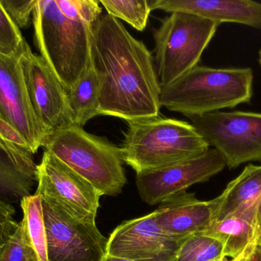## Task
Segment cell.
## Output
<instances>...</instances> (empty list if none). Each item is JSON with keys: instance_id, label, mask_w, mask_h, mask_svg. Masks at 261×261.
<instances>
[{"instance_id": "1", "label": "cell", "mask_w": 261, "mask_h": 261, "mask_svg": "<svg viewBox=\"0 0 261 261\" xmlns=\"http://www.w3.org/2000/svg\"><path fill=\"white\" fill-rule=\"evenodd\" d=\"M90 59L99 82V115L127 122L158 116L161 85L154 59L119 19L106 14L92 26Z\"/></svg>"}, {"instance_id": "2", "label": "cell", "mask_w": 261, "mask_h": 261, "mask_svg": "<svg viewBox=\"0 0 261 261\" xmlns=\"http://www.w3.org/2000/svg\"><path fill=\"white\" fill-rule=\"evenodd\" d=\"M254 73L249 67L197 65L161 87V105L172 112L201 115L251 102Z\"/></svg>"}, {"instance_id": "3", "label": "cell", "mask_w": 261, "mask_h": 261, "mask_svg": "<svg viewBox=\"0 0 261 261\" xmlns=\"http://www.w3.org/2000/svg\"><path fill=\"white\" fill-rule=\"evenodd\" d=\"M120 148L137 174L166 168L205 153L210 145L190 123L159 116L128 121Z\"/></svg>"}, {"instance_id": "4", "label": "cell", "mask_w": 261, "mask_h": 261, "mask_svg": "<svg viewBox=\"0 0 261 261\" xmlns=\"http://www.w3.org/2000/svg\"><path fill=\"white\" fill-rule=\"evenodd\" d=\"M32 22L41 56L68 91L90 63L92 26L69 18L56 0H36Z\"/></svg>"}, {"instance_id": "5", "label": "cell", "mask_w": 261, "mask_h": 261, "mask_svg": "<svg viewBox=\"0 0 261 261\" xmlns=\"http://www.w3.org/2000/svg\"><path fill=\"white\" fill-rule=\"evenodd\" d=\"M43 148L88 181L101 196H117L126 184L122 150L107 137L70 125L50 133Z\"/></svg>"}, {"instance_id": "6", "label": "cell", "mask_w": 261, "mask_h": 261, "mask_svg": "<svg viewBox=\"0 0 261 261\" xmlns=\"http://www.w3.org/2000/svg\"><path fill=\"white\" fill-rule=\"evenodd\" d=\"M219 26L188 12H172L162 20L153 32V59L161 87L172 84L198 65Z\"/></svg>"}, {"instance_id": "7", "label": "cell", "mask_w": 261, "mask_h": 261, "mask_svg": "<svg viewBox=\"0 0 261 261\" xmlns=\"http://www.w3.org/2000/svg\"><path fill=\"white\" fill-rule=\"evenodd\" d=\"M186 116L210 147L222 155L228 168L261 162V113L216 111Z\"/></svg>"}, {"instance_id": "8", "label": "cell", "mask_w": 261, "mask_h": 261, "mask_svg": "<svg viewBox=\"0 0 261 261\" xmlns=\"http://www.w3.org/2000/svg\"><path fill=\"white\" fill-rule=\"evenodd\" d=\"M35 194L67 214L96 223L101 194L85 179L51 153L44 151L37 165Z\"/></svg>"}, {"instance_id": "9", "label": "cell", "mask_w": 261, "mask_h": 261, "mask_svg": "<svg viewBox=\"0 0 261 261\" xmlns=\"http://www.w3.org/2000/svg\"><path fill=\"white\" fill-rule=\"evenodd\" d=\"M48 261H102L108 239L96 227L42 200Z\"/></svg>"}, {"instance_id": "10", "label": "cell", "mask_w": 261, "mask_h": 261, "mask_svg": "<svg viewBox=\"0 0 261 261\" xmlns=\"http://www.w3.org/2000/svg\"><path fill=\"white\" fill-rule=\"evenodd\" d=\"M19 65L32 108L44 130L50 134L74 125L67 90L45 60L28 44L20 55Z\"/></svg>"}, {"instance_id": "11", "label": "cell", "mask_w": 261, "mask_h": 261, "mask_svg": "<svg viewBox=\"0 0 261 261\" xmlns=\"http://www.w3.org/2000/svg\"><path fill=\"white\" fill-rule=\"evenodd\" d=\"M226 167L216 149L175 165L138 173L136 185L142 200L148 205L164 203L195 184L210 180Z\"/></svg>"}, {"instance_id": "12", "label": "cell", "mask_w": 261, "mask_h": 261, "mask_svg": "<svg viewBox=\"0 0 261 261\" xmlns=\"http://www.w3.org/2000/svg\"><path fill=\"white\" fill-rule=\"evenodd\" d=\"M21 53L12 57L0 55V120L12 127L35 154L44 147L49 133L32 108L20 68Z\"/></svg>"}, {"instance_id": "13", "label": "cell", "mask_w": 261, "mask_h": 261, "mask_svg": "<svg viewBox=\"0 0 261 261\" xmlns=\"http://www.w3.org/2000/svg\"><path fill=\"white\" fill-rule=\"evenodd\" d=\"M181 242L158 226L153 211L119 225L108 239L107 254L134 261H176Z\"/></svg>"}, {"instance_id": "14", "label": "cell", "mask_w": 261, "mask_h": 261, "mask_svg": "<svg viewBox=\"0 0 261 261\" xmlns=\"http://www.w3.org/2000/svg\"><path fill=\"white\" fill-rule=\"evenodd\" d=\"M162 204L154 211L156 224L166 234L179 242L204 232L214 220V199L199 201L194 194L184 192Z\"/></svg>"}, {"instance_id": "15", "label": "cell", "mask_w": 261, "mask_h": 261, "mask_svg": "<svg viewBox=\"0 0 261 261\" xmlns=\"http://www.w3.org/2000/svg\"><path fill=\"white\" fill-rule=\"evenodd\" d=\"M214 201L213 221L234 216L251 222L258 231L261 246V165H247Z\"/></svg>"}, {"instance_id": "16", "label": "cell", "mask_w": 261, "mask_h": 261, "mask_svg": "<svg viewBox=\"0 0 261 261\" xmlns=\"http://www.w3.org/2000/svg\"><path fill=\"white\" fill-rule=\"evenodd\" d=\"M150 9L193 14L219 24L233 22L261 30V3L251 0H150Z\"/></svg>"}, {"instance_id": "17", "label": "cell", "mask_w": 261, "mask_h": 261, "mask_svg": "<svg viewBox=\"0 0 261 261\" xmlns=\"http://www.w3.org/2000/svg\"><path fill=\"white\" fill-rule=\"evenodd\" d=\"M32 155L0 136V199L12 205L30 196L36 183Z\"/></svg>"}, {"instance_id": "18", "label": "cell", "mask_w": 261, "mask_h": 261, "mask_svg": "<svg viewBox=\"0 0 261 261\" xmlns=\"http://www.w3.org/2000/svg\"><path fill=\"white\" fill-rule=\"evenodd\" d=\"M203 234L222 243L225 257L244 259L257 245L259 233L251 222L242 218H225L213 221Z\"/></svg>"}, {"instance_id": "19", "label": "cell", "mask_w": 261, "mask_h": 261, "mask_svg": "<svg viewBox=\"0 0 261 261\" xmlns=\"http://www.w3.org/2000/svg\"><path fill=\"white\" fill-rule=\"evenodd\" d=\"M69 105L74 125L83 127L99 116V82L91 59L79 81L67 91Z\"/></svg>"}, {"instance_id": "20", "label": "cell", "mask_w": 261, "mask_h": 261, "mask_svg": "<svg viewBox=\"0 0 261 261\" xmlns=\"http://www.w3.org/2000/svg\"><path fill=\"white\" fill-rule=\"evenodd\" d=\"M23 218L21 219L28 236L40 261L47 260V234L43 214L42 199L38 195H30L20 202Z\"/></svg>"}, {"instance_id": "21", "label": "cell", "mask_w": 261, "mask_h": 261, "mask_svg": "<svg viewBox=\"0 0 261 261\" xmlns=\"http://www.w3.org/2000/svg\"><path fill=\"white\" fill-rule=\"evenodd\" d=\"M225 257L223 245L203 233L193 234L179 244L176 261H213Z\"/></svg>"}, {"instance_id": "22", "label": "cell", "mask_w": 261, "mask_h": 261, "mask_svg": "<svg viewBox=\"0 0 261 261\" xmlns=\"http://www.w3.org/2000/svg\"><path fill=\"white\" fill-rule=\"evenodd\" d=\"M99 3L108 15L124 20L140 32L147 26L151 11L147 0H100Z\"/></svg>"}, {"instance_id": "23", "label": "cell", "mask_w": 261, "mask_h": 261, "mask_svg": "<svg viewBox=\"0 0 261 261\" xmlns=\"http://www.w3.org/2000/svg\"><path fill=\"white\" fill-rule=\"evenodd\" d=\"M0 261H40L22 221L0 248Z\"/></svg>"}, {"instance_id": "24", "label": "cell", "mask_w": 261, "mask_h": 261, "mask_svg": "<svg viewBox=\"0 0 261 261\" xmlns=\"http://www.w3.org/2000/svg\"><path fill=\"white\" fill-rule=\"evenodd\" d=\"M27 42L0 3V55L12 57L21 53Z\"/></svg>"}, {"instance_id": "25", "label": "cell", "mask_w": 261, "mask_h": 261, "mask_svg": "<svg viewBox=\"0 0 261 261\" xmlns=\"http://www.w3.org/2000/svg\"><path fill=\"white\" fill-rule=\"evenodd\" d=\"M58 6L69 18L93 26L102 15L99 1L95 0H56Z\"/></svg>"}, {"instance_id": "26", "label": "cell", "mask_w": 261, "mask_h": 261, "mask_svg": "<svg viewBox=\"0 0 261 261\" xmlns=\"http://www.w3.org/2000/svg\"><path fill=\"white\" fill-rule=\"evenodd\" d=\"M0 3L18 29L29 27L36 0H0Z\"/></svg>"}, {"instance_id": "27", "label": "cell", "mask_w": 261, "mask_h": 261, "mask_svg": "<svg viewBox=\"0 0 261 261\" xmlns=\"http://www.w3.org/2000/svg\"><path fill=\"white\" fill-rule=\"evenodd\" d=\"M15 208L12 204L0 199V248L15 232L19 225L15 219Z\"/></svg>"}, {"instance_id": "28", "label": "cell", "mask_w": 261, "mask_h": 261, "mask_svg": "<svg viewBox=\"0 0 261 261\" xmlns=\"http://www.w3.org/2000/svg\"><path fill=\"white\" fill-rule=\"evenodd\" d=\"M242 261H261V246L257 245Z\"/></svg>"}, {"instance_id": "29", "label": "cell", "mask_w": 261, "mask_h": 261, "mask_svg": "<svg viewBox=\"0 0 261 261\" xmlns=\"http://www.w3.org/2000/svg\"><path fill=\"white\" fill-rule=\"evenodd\" d=\"M102 261H134L128 259L122 258V257H114V256L106 254Z\"/></svg>"}, {"instance_id": "30", "label": "cell", "mask_w": 261, "mask_h": 261, "mask_svg": "<svg viewBox=\"0 0 261 261\" xmlns=\"http://www.w3.org/2000/svg\"><path fill=\"white\" fill-rule=\"evenodd\" d=\"M244 259H234V260H233V259H231V260H228V257H223V258L218 259V260H215L213 261H242L244 260Z\"/></svg>"}, {"instance_id": "31", "label": "cell", "mask_w": 261, "mask_h": 261, "mask_svg": "<svg viewBox=\"0 0 261 261\" xmlns=\"http://www.w3.org/2000/svg\"><path fill=\"white\" fill-rule=\"evenodd\" d=\"M259 64H260L261 67V49L259 52V58H258Z\"/></svg>"}]
</instances>
